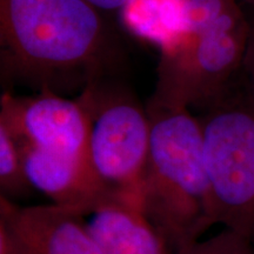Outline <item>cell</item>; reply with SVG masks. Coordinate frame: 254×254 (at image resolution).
<instances>
[{"mask_svg":"<svg viewBox=\"0 0 254 254\" xmlns=\"http://www.w3.org/2000/svg\"><path fill=\"white\" fill-rule=\"evenodd\" d=\"M0 124L20 146L88 159V118L80 101L52 92L17 97L4 92Z\"/></svg>","mask_w":254,"mask_h":254,"instance_id":"obj_6","label":"cell"},{"mask_svg":"<svg viewBox=\"0 0 254 254\" xmlns=\"http://www.w3.org/2000/svg\"><path fill=\"white\" fill-rule=\"evenodd\" d=\"M146 111L151 136L140 211L174 254L215 225L201 125L190 109L146 104Z\"/></svg>","mask_w":254,"mask_h":254,"instance_id":"obj_3","label":"cell"},{"mask_svg":"<svg viewBox=\"0 0 254 254\" xmlns=\"http://www.w3.org/2000/svg\"><path fill=\"white\" fill-rule=\"evenodd\" d=\"M95 7H98L105 13L107 12H120L124 6H125L129 0H87Z\"/></svg>","mask_w":254,"mask_h":254,"instance_id":"obj_15","label":"cell"},{"mask_svg":"<svg viewBox=\"0 0 254 254\" xmlns=\"http://www.w3.org/2000/svg\"><path fill=\"white\" fill-rule=\"evenodd\" d=\"M0 254H26L11 230L0 221Z\"/></svg>","mask_w":254,"mask_h":254,"instance_id":"obj_13","label":"cell"},{"mask_svg":"<svg viewBox=\"0 0 254 254\" xmlns=\"http://www.w3.org/2000/svg\"><path fill=\"white\" fill-rule=\"evenodd\" d=\"M241 74L245 78L246 86L254 92V20H252V31Z\"/></svg>","mask_w":254,"mask_h":254,"instance_id":"obj_14","label":"cell"},{"mask_svg":"<svg viewBox=\"0 0 254 254\" xmlns=\"http://www.w3.org/2000/svg\"><path fill=\"white\" fill-rule=\"evenodd\" d=\"M33 187L25 174L21 154L14 138L0 124V190L6 198L30 194Z\"/></svg>","mask_w":254,"mask_h":254,"instance_id":"obj_11","label":"cell"},{"mask_svg":"<svg viewBox=\"0 0 254 254\" xmlns=\"http://www.w3.org/2000/svg\"><path fill=\"white\" fill-rule=\"evenodd\" d=\"M252 20L239 0H187L182 20L159 46L148 105L206 109L243 71Z\"/></svg>","mask_w":254,"mask_h":254,"instance_id":"obj_2","label":"cell"},{"mask_svg":"<svg viewBox=\"0 0 254 254\" xmlns=\"http://www.w3.org/2000/svg\"><path fill=\"white\" fill-rule=\"evenodd\" d=\"M239 1L244 6H247V7H251L254 9V0H239Z\"/></svg>","mask_w":254,"mask_h":254,"instance_id":"obj_16","label":"cell"},{"mask_svg":"<svg viewBox=\"0 0 254 254\" xmlns=\"http://www.w3.org/2000/svg\"><path fill=\"white\" fill-rule=\"evenodd\" d=\"M84 217L56 204L20 207L0 195V221L26 254H104Z\"/></svg>","mask_w":254,"mask_h":254,"instance_id":"obj_7","label":"cell"},{"mask_svg":"<svg viewBox=\"0 0 254 254\" xmlns=\"http://www.w3.org/2000/svg\"><path fill=\"white\" fill-rule=\"evenodd\" d=\"M198 117L215 224L254 246V92L233 85Z\"/></svg>","mask_w":254,"mask_h":254,"instance_id":"obj_4","label":"cell"},{"mask_svg":"<svg viewBox=\"0 0 254 254\" xmlns=\"http://www.w3.org/2000/svg\"><path fill=\"white\" fill-rule=\"evenodd\" d=\"M18 147L31 186L49 196L52 204L86 217L104 202L117 199L87 159L50 153L30 146Z\"/></svg>","mask_w":254,"mask_h":254,"instance_id":"obj_8","label":"cell"},{"mask_svg":"<svg viewBox=\"0 0 254 254\" xmlns=\"http://www.w3.org/2000/svg\"><path fill=\"white\" fill-rule=\"evenodd\" d=\"M187 0H129L120 9L122 23L139 39L160 46L182 20Z\"/></svg>","mask_w":254,"mask_h":254,"instance_id":"obj_10","label":"cell"},{"mask_svg":"<svg viewBox=\"0 0 254 254\" xmlns=\"http://www.w3.org/2000/svg\"><path fill=\"white\" fill-rule=\"evenodd\" d=\"M87 215L104 254H172L140 209L123 200L111 199Z\"/></svg>","mask_w":254,"mask_h":254,"instance_id":"obj_9","label":"cell"},{"mask_svg":"<svg viewBox=\"0 0 254 254\" xmlns=\"http://www.w3.org/2000/svg\"><path fill=\"white\" fill-rule=\"evenodd\" d=\"M174 254H254V246L236 232L222 228L215 236L198 240Z\"/></svg>","mask_w":254,"mask_h":254,"instance_id":"obj_12","label":"cell"},{"mask_svg":"<svg viewBox=\"0 0 254 254\" xmlns=\"http://www.w3.org/2000/svg\"><path fill=\"white\" fill-rule=\"evenodd\" d=\"M119 36L87 0H0V78L4 87L67 94L118 77Z\"/></svg>","mask_w":254,"mask_h":254,"instance_id":"obj_1","label":"cell"},{"mask_svg":"<svg viewBox=\"0 0 254 254\" xmlns=\"http://www.w3.org/2000/svg\"><path fill=\"white\" fill-rule=\"evenodd\" d=\"M88 118V159L112 194L140 209V187L150 148L146 106L118 77L88 85L78 97Z\"/></svg>","mask_w":254,"mask_h":254,"instance_id":"obj_5","label":"cell"}]
</instances>
